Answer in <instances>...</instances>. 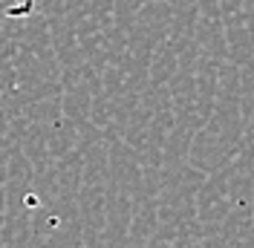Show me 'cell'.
Returning <instances> with one entry per match:
<instances>
[{
    "mask_svg": "<svg viewBox=\"0 0 254 248\" xmlns=\"http://www.w3.org/2000/svg\"><path fill=\"white\" fill-rule=\"evenodd\" d=\"M38 9V0H0V23L3 20H23Z\"/></svg>",
    "mask_w": 254,
    "mask_h": 248,
    "instance_id": "1",
    "label": "cell"
}]
</instances>
